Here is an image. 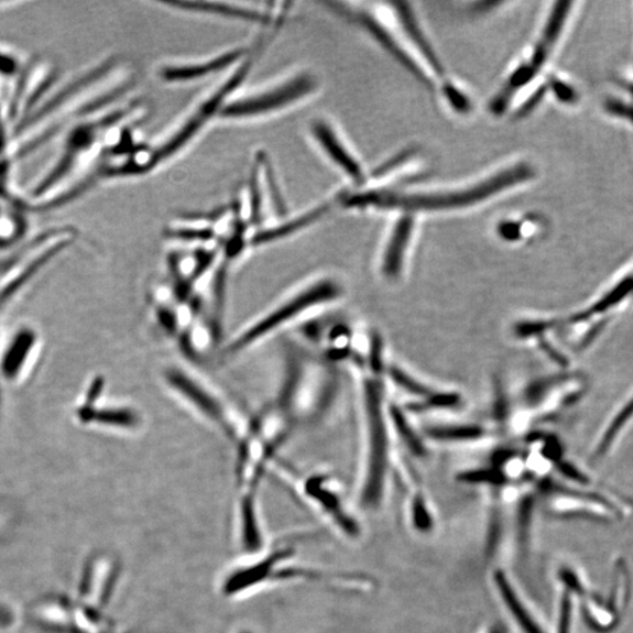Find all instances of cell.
Here are the masks:
<instances>
[{"instance_id": "1", "label": "cell", "mask_w": 633, "mask_h": 633, "mask_svg": "<svg viewBox=\"0 0 633 633\" xmlns=\"http://www.w3.org/2000/svg\"><path fill=\"white\" fill-rule=\"evenodd\" d=\"M535 171L527 162L505 167L479 183L458 189L407 193L392 189L361 192L346 198L350 208L397 210L403 214L466 209L491 200L514 187L528 183Z\"/></svg>"}, {"instance_id": "2", "label": "cell", "mask_w": 633, "mask_h": 633, "mask_svg": "<svg viewBox=\"0 0 633 633\" xmlns=\"http://www.w3.org/2000/svg\"><path fill=\"white\" fill-rule=\"evenodd\" d=\"M365 411L369 440V463L363 502L374 509L382 500L389 466V436L384 414L382 384L369 380L365 384Z\"/></svg>"}, {"instance_id": "3", "label": "cell", "mask_w": 633, "mask_h": 633, "mask_svg": "<svg viewBox=\"0 0 633 633\" xmlns=\"http://www.w3.org/2000/svg\"><path fill=\"white\" fill-rule=\"evenodd\" d=\"M316 79L309 74L297 75L225 105L219 117L225 120L263 118L285 110L315 92Z\"/></svg>"}, {"instance_id": "4", "label": "cell", "mask_w": 633, "mask_h": 633, "mask_svg": "<svg viewBox=\"0 0 633 633\" xmlns=\"http://www.w3.org/2000/svg\"><path fill=\"white\" fill-rule=\"evenodd\" d=\"M572 6V3L564 2L557 3L555 9H553L544 29H542L541 37L531 53V58L513 70V74L506 79L504 86L494 98L491 106L495 114L503 113L519 90L532 83L542 67L548 62L560 35L564 33Z\"/></svg>"}, {"instance_id": "5", "label": "cell", "mask_w": 633, "mask_h": 633, "mask_svg": "<svg viewBox=\"0 0 633 633\" xmlns=\"http://www.w3.org/2000/svg\"><path fill=\"white\" fill-rule=\"evenodd\" d=\"M339 294L338 286L330 281H324L307 287L292 299L281 304L274 312H270L260 320L253 321L229 343L228 353H238L248 349L264 337L273 334L291 323L305 312L323 303L335 299Z\"/></svg>"}, {"instance_id": "6", "label": "cell", "mask_w": 633, "mask_h": 633, "mask_svg": "<svg viewBox=\"0 0 633 633\" xmlns=\"http://www.w3.org/2000/svg\"><path fill=\"white\" fill-rule=\"evenodd\" d=\"M112 122H116V119L110 117L100 120L98 123H81L69 132L63 146V153L51 171L34 186L31 193L32 197L35 200H41L42 196L56 189L62 184V181L74 171L81 155L94 146L99 132L108 129Z\"/></svg>"}, {"instance_id": "7", "label": "cell", "mask_w": 633, "mask_h": 633, "mask_svg": "<svg viewBox=\"0 0 633 633\" xmlns=\"http://www.w3.org/2000/svg\"><path fill=\"white\" fill-rule=\"evenodd\" d=\"M170 386L175 390L178 395L200 411L206 418L223 426L229 429V423L226 419V411L220 401H217L212 392L207 390L204 384L196 382L189 374L173 370L167 374Z\"/></svg>"}, {"instance_id": "8", "label": "cell", "mask_w": 633, "mask_h": 633, "mask_svg": "<svg viewBox=\"0 0 633 633\" xmlns=\"http://www.w3.org/2000/svg\"><path fill=\"white\" fill-rule=\"evenodd\" d=\"M310 131L321 151L336 167L356 183H361L364 179L363 168L328 122L316 120L313 122Z\"/></svg>"}, {"instance_id": "9", "label": "cell", "mask_w": 633, "mask_h": 633, "mask_svg": "<svg viewBox=\"0 0 633 633\" xmlns=\"http://www.w3.org/2000/svg\"><path fill=\"white\" fill-rule=\"evenodd\" d=\"M243 56H245L243 48L228 51L206 62L164 66L160 69L159 76L166 83L194 81L217 74V72L237 64Z\"/></svg>"}, {"instance_id": "10", "label": "cell", "mask_w": 633, "mask_h": 633, "mask_svg": "<svg viewBox=\"0 0 633 633\" xmlns=\"http://www.w3.org/2000/svg\"><path fill=\"white\" fill-rule=\"evenodd\" d=\"M413 230V215L404 214L394 225L382 261L383 273L389 279L397 277L402 273Z\"/></svg>"}, {"instance_id": "11", "label": "cell", "mask_w": 633, "mask_h": 633, "mask_svg": "<svg viewBox=\"0 0 633 633\" xmlns=\"http://www.w3.org/2000/svg\"><path fill=\"white\" fill-rule=\"evenodd\" d=\"M393 7L395 8L397 22L401 23L412 44L419 50L432 70L441 76L444 74L443 64L426 39L423 28L413 11L404 3H394Z\"/></svg>"}, {"instance_id": "12", "label": "cell", "mask_w": 633, "mask_h": 633, "mask_svg": "<svg viewBox=\"0 0 633 633\" xmlns=\"http://www.w3.org/2000/svg\"><path fill=\"white\" fill-rule=\"evenodd\" d=\"M35 335L31 330H23L18 334L9 343L2 360H0V371L8 380L20 376L24 365L34 348Z\"/></svg>"}, {"instance_id": "13", "label": "cell", "mask_w": 633, "mask_h": 633, "mask_svg": "<svg viewBox=\"0 0 633 633\" xmlns=\"http://www.w3.org/2000/svg\"><path fill=\"white\" fill-rule=\"evenodd\" d=\"M171 7H176L181 10L190 11L195 13L215 14L221 17L237 18L239 21L249 23L265 22V15L257 10L242 8L239 6L219 4V3H198V2H181L168 3Z\"/></svg>"}, {"instance_id": "14", "label": "cell", "mask_w": 633, "mask_h": 633, "mask_svg": "<svg viewBox=\"0 0 633 633\" xmlns=\"http://www.w3.org/2000/svg\"><path fill=\"white\" fill-rule=\"evenodd\" d=\"M329 208L330 205H324L314 210L307 211L304 215H301L295 220L287 221L275 228L264 229L252 238L251 243L261 245L288 237V234L297 232L301 229L319 220L320 217L329 210Z\"/></svg>"}, {"instance_id": "15", "label": "cell", "mask_w": 633, "mask_h": 633, "mask_svg": "<svg viewBox=\"0 0 633 633\" xmlns=\"http://www.w3.org/2000/svg\"><path fill=\"white\" fill-rule=\"evenodd\" d=\"M495 582L506 608H509L513 613L515 621L520 624L522 630L526 633H542L526 607H524L520 601L515 590L510 585V581L506 580V577L502 572L496 574Z\"/></svg>"}, {"instance_id": "16", "label": "cell", "mask_w": 633, "mask_h": 633, "mask_svg": "<svg viewBox=\"0 0 633 633\" xmlns=\"http://www.w3.org/2000/svg\"><path fill=\"white\" fill-rule=\"evenodd\" d=\"M78 415L81 422H97V424L131 428L138 423L137 415L129 408H103L96 410L90 406L79 408Z\"/></svg>"}, {"instance_id": "17", "label": "cell", "mask_w": 633, "mask_h": 633, "mask_svg": "<svg viewBox=\"0 0 633 633\" xmlns=\"http://www.w3.org/2000/svg\"><path fill=\"white\" fill-rule=\"evenodd\" d=\"M363 20L365 28L370 33L373 34V37L380 44H382L389 52H391V54H393V56L405 67H407L415 77H418L422 81H426L423 72L418 69V67L415 66L411 59H408L404 51L396 46L395 42L392 40V37H390L384 28L374 23L369 17H364Z\"/></svg>"}, {"instance_id": "18", "label": "cell", "mask_w": 633, "mask_h": 633, "mask_svg": "<svg viewBox=\"0 0 633 633\" xmlns=\"http://www.w3.org/2000/svg\"><path fill=\"white\" fill-rule=\"evenodd\" d=\"M309 491L310 494L319 500L324 504L325 509L336 517L343 530L349 533L356 532L354 523L340 511L339 503L335 495L328 491L320 490V487L315 481L309 484Z\"/></svg>"}, {"instance_id": "19", "label": "cell", "mask_w": 633, "mask_h": 633, "mask_svg": "<svg viewBox=\"0 0 633 633\" xmlns=\"http://www.w3.org/2000/svg\"><path fill=\"white\" fill-rule=\"evenodd\" d=\"M24 59L14 50L0 46V79H14L21 74Z\"/></svg>"}, {"instance_id": "20", "label": "cell", "mask_w": 633, "mask_h": 633, "mask_svg": "<svg viewBox=\"0 0 633 633\" xmlns=\"http://www.w3.org/2000/svg\"><path fill=\"white\" fill-rule=\"evenodd\" d=\"M444 95L448 99V102L455 110L459 112H467L470 107L468 98L461 92V90L451 84H446L444 87Z\"/></svg>"}, {"instance_id": "21", "label": "cell", "mask_w": 633, "mask_h": 633, "mask_svg": "<svg viewBox=\"0 0 633 633\" xmlns=\"http://www.w3.org/2000/svg\"><path fill=\"white\" fill-rule=\"evenodd\" d=\"M571 624H572V600H571V593L568 592L564 596L563 604H560L558 633H571Z\"/></svg>"}, {"instance_id": "22", "label": "cell", "mask_w": 633, "mask_h": 633, "mask_svg": "<svg viewBox=\"0 0 633 633\" xmlns=\"http://www.w3.org/2000/svg\"><path fill=\"white\" fill-rule=\"evenodd\" d=\"M414 519L417 522L419 527L427 528L429 526V517L424 509L423 503L418 502L417 505L414 506Z\"/></svg>"}, {"instance_id": "23", "label": "cell", "mask_w": 633, "mask_h": 633, "mask_svg": "<svg viewBox=\"0 0 633 633\" xmlns=\"http://www.w3.org/2000/svg\"><path fill=\"white\" fill-rule=\"evenodd\" d=\"M243 633H250V632H243Z\"/></svg>"}]
</instances>
